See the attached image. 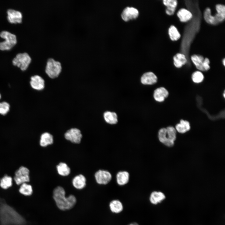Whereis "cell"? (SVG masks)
<instances>
[{"instance_id": "e0dca14e", "label": "cell", "mask_w": 225, "mask_h": 225, "mask_svg": "<svg viewBox=\"0 0 225 225\" xmlns=\"http://www.w3.org/2000/svg\"><path fill=\"white\" fill-rule=\"evenodd\" d=\"M116 178L118 184L120 186H123L128 182L129 174L126 171H119L117 173Z\"/></svg>"}, {"instance_id": "4dcf8cb0", "label": "cell", "mask_w": 225, "mask_h": 225, "mask_svg": "<svg viewBox=\"0 0 225 225\" xmlns=\"http://www.w3.org/2000/svg\"><path fill=\"white\" fill-rule=\"evenodd\" d=\"M19 191L22 194L25 196H30L32 193V187L30 185L25 183H22L21 186Z\"/></svg>"}, {"instance_id": "52a82bcc", "label": "cell", "mask_w": 225, "mask_h": 225, "mask_svg": "<svg viewBox=\"0 0 225 225\" xmlns=\"http://www.w3.org/2000/svg\"><path fill=\"white\" fill-rule=\"evenodd\" d=\"M64 136L66 140L75 144L80 143L82 138L80 130L76 128H71L67 130Z\"/></svg>"}, {"instance_id": "8d00e7d4", "label": "cell", "mask_w": 225, "mask_h": 225, "mask_svg": "<svg viewBox=\"0 0 225 225\" xmlns=\"http://www.w3.org/2000/svg\"><path fill=\"white\" fill-rule=\"evenodd\" d=\"M223 96L224 98H225V91H224V92H223Z\"/></svg>"}, {"instance_id": "836d02e7", "label": "cell", "mask_w": 225, "mask_h": 225, "mask_svg": "<svg viewBox=\"0 0 225 225\" xmlns=\"http://www.w3.org/2000/svg\"><path fill=\"white\" fill-rule=\"evenodd\" d=\"M210 61L208 58H205L204 60L203 67L204 71H207L209 69L210 66L209 65Z\"/></svg>"}, {"instance_id": "4fadbf2b", "label": "cell", "mask_w": 225, "mask_h": 225, "mask_svg": "<svg viewBox=\"0 0 225 225\" xmlns=\"http://www.w3.org/2000/svg\"><path fill=\"white\" fill-rule=\"evenodd\" d=\"M7 19L11 23H20L22 21V15L21 12L18 11L9 9L7 11Z\"/></svg>"}, {"instance_id": "83f0119b", "label": "cell", "mask_w": 225, "mask_h": 225, "mask_svg": "<svg viewBox=\"0 0 225 225\" xmlns=\"http://www.w3.org/2000/svg\"><path fill=\"white\" fill-rule=\"evenodd\" d=\"M168 34L170 38L172 41L178 40L181 35L176 28L173 25H171L168 29Z\"/></svg>"}, {"instance_id": "277c9868", "label": "cell", "mask_w": 225, "mask_h": 225, "mask_svg": "<svg viewBox=\"0 0 225 225\" xmlns=\"http://www.w3.org/2000/svg\"><path fill=\"white\" fill-rule=\"evenodd\" d=\"M62 66L60 62L50 58L48 59L45 68V72L51 79L58 78L62 71Z\"/></svg>"}, {"instance_id": "9c48e42d", "label": "cell", "mask_w": 225, "mask_h": 225, "mask_svg": "<svg viewBox=\"0 0 225 225\" xmlns=\"http://www.w3.org/2000/svg\"><path fill=\"white\" fill-rule=\"evenodd\" d=\"M95 178L97 183L100 185H106L109 183L112 179V176L108 171L99 170L95 174Z\"/></svg>"}, {"instance_id": "7a4b0ae2", "label": "cell", "mask_w": 225, "mask_h": 225, "mask_svg": "<svg viewBox=\"0 0 225 225\" xmlns=\"http://www.w3.org/2000/svg\"><path fill=\"white\" fill-rule=\"evenodd\" d=\"M52 198L57 207L62 211L72 209L77 201L76 198L73 195L70 194L66 196L65 189L60 186H58L53 189Z\"/></svg>"}, {"instance_id": "7c38bea8", "label": "cell", "mask_w": 225, "mask_h": 225, "mask_svg": "<svg viewBox=\"0 0 225 225\" xmlns=\"http://www.w3.org/2000/svg\"><path fill=\"white\" fill-rule=\"evenodd\" d=\"M168 91L164 87H160L155 89L153 93L155 100L157 102H163L169 95Z\"/></svg>"}, {"instance_id": "d6986e66", "label": "cell", "mask_w": 225, "mask_h": 225, "mask_svg": "<svg viewBox=\"0 0 225 225\" xmlns=\"http://www.w3.org/2000/svg\"><path fill=\"white\" fill-rule=\"evenodd\" d=\"M53 142V136L50 133L45 132L41 135L40 141V144L41 146L47 147L52 144Z\"/></svg>"}, {"instance_id": "e575fe53", "label": "cell", "mask_w": 225, "mask_h": 225, "mask_svg": "<svg viewBox=\"0 0 225 225\" xmlns=\"http://www.w3.org/2000/svg\"><path fill=\"white\" fill-rule=\"evenodd\" d=\"M128 225H139L136 222H133V223H130V224H128Z\"/></svg>"}, {"instance_id": "ffe728a7", "label": "cell", "mask_w": 225, "mask_h": 225, "mask_svg": "<svg viewBox=\"0 0 225 225\" xmlns=\"http://www.w3.org/2000/svg\"><path fill=\"white\" fill-rule=\"evenodd\" d=\"M217 13L214 16L216 23L222 21L225 18V6L221 4H217L216 6Z\"/></svg>"}, {"instance_id": "74e56055", "label": "cell", "mask_w": 225, "mask_h": 225, "mask_svg": "<svg viewBox=\"0 0 225 225\" xmlns=\"http://www.w3.org/2000/svg\"><path fill=\"white\" fill-rule=\"evenodd\" d=\"M1 94H0V98H1Z\"/></svg>"}, {"instance_id": "6da1fadb", "label": "cell", "mask_w": 225, "mask_h": 225, "mask_svg": "<svg viewBox=\"0 0 225 225\" xmlns=\"http://www.w3.org/2000/svg\"><path fill=\"white\" fill-rule=\"evenodd\" d=\"M25 219L0 198V225H25Z\"/></svg>"}, {"instance_id": "cb8c5ba5", "label": "cell", "mask_w": 225, "mask_h": 225, "mask_svg": "<svg viewBox=\"0 0 225 225\" xmlns=\"http://www.w3.org/2000/svg\"><path fill=\"white\" fill-rule=\"evenodd\" d=\"M173 64L177 68H180L185 65L187 62V59L185 55L181 53H178L173 57Z\"/></svg>"}, {"instance_id": "5b68a950", "label": "cell", "mask_w": 225, "mask_h": 225, "mask_svg": "<svg viewBox=\"0 0 225 225\" xmlns=\"http://www.w3.org/2000/svg\"><path fill=\"white\" fill-rule=\"evenodd\" d=\"M0 36L5 40L0 42V49L2 50H9L17 43L16 36L7 31H3L0 33Z\"/></svg>"}, {"instance_id": "5bb4252c", "label": "cell", "mask_w": 225, "mask_h": 225, "mask_svg": "<svg viewBox=\"0 0 225 225\" xmlns=\"http://www.w3.org/2000/svg\"><path fill=\"white\" fill-rule=\"evenodd\" d=\"M157 81V76L151 72L144 73L141 78V82L144 85H152L156 83Z\"/></svg>"}, {"instance_id": "9a60e30c", "label": "cell", "mask_w": 225, "mask_h": 225, "mask_svg": "<svg viewBox=\"0 0 225 225\" xmlns=\"http://www.w3.org/2000/svg\"><path fill=\"white\" fill-rule=\"evenodd\" d=\"M72 183L76 189L81 190L84 188L86 185V179L82 174H79L75 176L72 179Z\"/></svg>"}, {"instance_id": "8fae6325", "label": "cell", "mask_w": 225, "mask_h": 225, "mask_svg": "<svg viewBox=\"0 0 225 225\" xmlns=\"http://www.w3.org/2000/svg\"><path fill=\"white\" fill-rule=\"evenodd\" d=\"M30 84L31 87L34 90L41 91L45 87V81L41 76L36 75L31 77Z\"/></svg>"}, {"instance_id": "d6a6232c", "label": "cell", "mask_w": 225, "mask_h": 225, "mask_svg": "<svg viewBox=\"0 0 225 225\" xmlns=\"http://www.w3.org/2000/svg\"><path fill=\"white\" fill-rule=\"evenodd\" d=\"M10 109V105L8 102H0V114H6Z\"/></svg>"}, {"instance_id": "484cf974", "label": "cell", "mask_w": 225, "mask_h": 225, "mask_svg": "<svg viewBox=\"0 0 225 225\" xmlns=\"http://www.w3.org/2000/svg\"><path fill=\"white\" fill-rule=\"evenodd\" d=\"M191 59L197 68L200 71H204L203 67L204 58L200 55H193L191 56Z\"/></svg>"}, {"instance_id": "d590c367", "label": "cell", "mask_w": 225, "mask_h": 225, "mask_svg": "<svg viewBox=\"0 0 225 225\" xmlns=\"http://www.w3.org/2000/svg\"><path fill=\"white\" fill-rule=\"evenodd\" d=\"M222 64H223V66H225V59L224 58L222 60Z\"/></svg>"}, {"instance_id": "603a6c76", "label": "cell", "mask_w": 225, "mask_h": 225, "mask_svg": "<svg viewBox=\"0 0 225 225\" xmlns=\"http://www.w3.org/2000/svg\"><path fill=\"white\" fill-rule=\"evenodd\" d=\"M103 116L105 122L109 124H115L118 122L117 115L114 112L106 111L104 113Z\"/></svg>"}, {"instance_id": "ac0fdd59", "label": "cell", "mask_w": 225, "mask_h": 225, "mask_svg": "<svg viewBox=\"0 0 225 225\" xmlns=\"http://www.w3.org/2000/svg\"><path fill=\"white\" fill-rule=\"evenodd\" d=\"M175 128L178 132L184 133L190 129V124L188 121L181 119L179 122L176 124Z\"/></svg>"}, {"instance_id": "1f68e13d", "label": "cell", "mask_w": 225, "mask_h": 225, "mask_svg": "<svg viewBox=\"0 0 225 225\" xmlns=\"http://www.w3.org/2000/svg\"><path fill=\"white\" fill-rule=\"evenodd\" d=\"M12 185V180L10 177L5 176L1 179L0 186L3 189H7L11 187Z\"/></svg>"}, {"instance_id": "d4e9b609", "label": "cell", "mask_w": 225, "mask_h": 225, "mask_svg": "<svg viewBox=\"0 0 225 225\" xmlns=\"http://www.w3.org/2000/svg\"><path fill=\"white\" fill-rule=\"evenodd\" d=\"M177 15L182 22H186L192 17L191 12L185 8H182L177 12Z\"/></svg>"}, {"instance_id": "4316f807", "label": "cell", "mask_w": 225, "mask_h": 225, "mask_svg": "<svg viewBox=\"0 0 225 225\" xmlns=\"http://www.w3.org/2000/svg\"><path fill=\"white\" fill-rule=\"evenodd\" d=\"M57 170L59 175L62 176L68 175L70 173V169L67 164L61 162L56 166Z\"/></svg>"}, {"instance_id": "7402d4cb", "label": "cell", "mask_w": 225, "mask_h": 225, "mask_svg": "<svg viewBox=\"0 0 225 225\" xmlns=\"http://www.w3.org/2000/svg\"><path fill=\"white\" fill-rule=\"evenodd\" d=\"M109 207L111 211L115 213H118L123 210V206L122 202L118 200L112 201L109 203Z\"/></svg>"}, {"instance_id": "2e32d148", "label": "cell", "mask_w": 225, "mask_h": 225, "mask_svg": "<svg viewBox=\"0 0 225 225\" xmlns=\"http://www.w3.org/2000/svg\"><path fill=\"white\" fill-rule=\"evenodd\" d=\"M165 198V194L162 192L154 191L150 194L149 201L152 204L156 205L161 202Z\"/></svg>"}, {"instance_id": "8992f818", "label": "cell", "mask_w": 225, "mask_h": 225, "mask_svg": "<svg viewBox=\"0 0 225 225\" xmlns=\"http://www.w3.org/2000/svg\"><path fill=\"white\" fill-rule=\"evenodd\" d=\"M31 58L26 52L18 53L13 59V64L20 67L22 70H25L28 68L31 61Z\"/></svg>"}, {"instance_id": "44dd1931", "label": "cell", "mask_w": 225, "mask_h": 225, "mask_svg": "<svg viewBox=\"0 0 225 225\" xmlns=\"http://www.w3.org/2000/svg\"><path fill=\"white\" fill-rule=\"evenodd\" d=\"M163 3L167 8L166 9V13L168 15H173L177 5L176 0H163Z\"/></svg>"}, {"instance_id": "30bf717a", "label": "cell", "mask_w": 225, "mask_h": 225, "mask_svg": "<svg viewBox=\"0 0 225 225\" xmlns=\"http://www.w3.org/2000/svg\"><path fill=\"white\" fill-rule=\"evenodd\" d=\"M139 14L138 10L133 7H128L123 10L121 14L122 20L125 22L137 18Z\"/></svg>"}, {"instance_id": "f1b7e54d", "label": "cell", "mask_w": 225, "mask_h": 225, "mask_svg": "<svg viewBox=\"0 0 225 225\" xmlns=\"http://www.w3.org/2000/svg\"><path fill=\"white\" fill-rule=\"evenodd\" d=\"M191 79L193 82L198 84L202 82L204 79V76L201 71H197L192 73Z\"/></svg>"}, {"instance_id": "3957f363", "label": "cell", "mask_w": 225, "mask_h": 225, "mask_svg": "<svg viewBox=\"0 0 225 225\" xmlns=\"http://www.w3.org/2000/svg\"><path fill=\"white\" fill-rule=\"evenodd\" d=\"M177 131L174 127L169 126L160 128L158 132L159 141L165 146L171 147L174 144L176 138Z\"/></svg>"}, {"instance_id": "f546056e", "label": "cell", "mask_w": 225, "mask_h": 225, "mask_svg": "<svg viewBox=\"0 0 225 225\" xmlns=\"http://www.w3.org/2000/svg\"><path fill=\"white\" fill-rule=\"evenodd\" d=\"M204 17L206 22L209 24H215L217 23L215 18L212 15L211 10L209 8H207L205 10Z\"/></svg>"}, {"instance_id": "ba28073f", "label": "cell", "mask_w": 225, "mask_h": 225, "mask_svg": "<svg viewBox=\"0 0 225 225\" xmlns=\"http://www.w3.org/2000/svg\"><path fill=\"white\" fill-rule=\"evenodd\" d=\"M14 179L16 184L19 185L29 181V171L27 168L21 167L15 173Z\"/></svg>"}]
</instances>
